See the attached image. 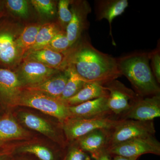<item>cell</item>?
<instances>
[{
	"instance_id": "f546056e",
	"label": "cell",
	"mask_w": 160,
	"mask_h": 160,
	"mask_svg": "<svg viewBox=\"0 0 160 160\" xmlns=\"http://www.w3.org/2000/svg\"><path fill=\"white\" fill-rule=\"evenodd\" d=\"M69 148L66 160H92L86 152L73 143Z\"/></svg>"
},
{
	"instance_id": "277c9868",
	"label": "cell",
	"mask_w": 160,
	"mask_h": 160,
	"mask_svg": "<svg viewBox=\"0 0 160 160\" xmlns=\"http://www.w3.org/2000/svg\"><path fill=\"white\" fill-rule=\"evenodd\" d=\"M1 19L0 67L13 70L18 68L23 59L16 43L23 29L7 19Z\"/></svg>"
},
{
	"instance_id": "e0dca14e",
	"label": "cell",
	"mask_w": 160,
	"mask_h": 160,
	"mask_svg": "<svg viewBox=\"0 0 160 160\" xmlns=\"http://www.w3.org/2000/svg\"><path fill=\"white\" fill-rule=\"evenodd\" d=\"M31 133L18 122L12 113L0 118V146L8 142L29 139Z\"/></svg>"
},
{
	"instance_id": "44dd1931",
	"label": "cell",
	"mask_w": 160,
	"mask_h": 160,
	"mask_svg": "<svg viewBox=\"0 0 160 160\" xmlns=\"http://www.w3.org/2000/svg\"><path fill=\"white\" fill-rule=\"evenodd\" d=\"M43 24H30L23 28L17 39V46L23 58L35 42L38 32Z\"/></svg>"
},
{
	"instance_id": "1f68e13d",
	"label": "cell",
	"mask_w": 160,
	"mask_h": 160,
	"mask_svg": "<svg viewBox=\"0 0 160 160\" xmlns=\"http://www.w3.org/2000/svg\"><path fill=\"white\" fill-rule=\"evenodd\" d=\"M114 157L112 160H137L138 158H129L121 156L114 155Z\"/></svg>"
},
{
	"instance_id": "f1b7e54d",
	"label": "cell",
	"mask_w": 160,
	"mask_h": 160,
	"mask_svg": "<svg viewBox=\"0 0 160 160\" xmlns=\"http://www.w3.org/2000/svg\"><path fill=\"white\" fill-rule=\"evenodd\" d=\"M149 60H151V69L156 80L160 83V44L154 50L148 52Z\"/></svg>"
},
{
	"instance_id": "4316f807",
	"label": "cell",
	"mask_w": 160,
	"mask_h": 160,
	"mask_svg": "<svg viewBox=\"0 0 160 160\" xmlns=\"http://www.w3.org/2000/svg\"><path fill=\"white\" fill-rule=\"evenodd\" d=\"M71 1L69 0H60L58 5L59 24L63 30H66V27L72 18V14L69 6Z\"/></svg>"
},
{
	"instance_id": "7402d4cb",
	"label": "cell",
	"mask_w": 160,
	"mask_h": 160,
	"mask_svg": "<svg viewBox=\"0 0 160 160\" xmlns=\"http://www.w3.org/2000/svg\"><path fill=\"white\" fill-rule=\"evenodd\" d=\"M62 30L63 29L60 26L59 23L50 22L43 24L38 32L34 44L27 53L44 49L51 42L55 36Z\"/></svg>"
},
{
	"instance_id": "9a60e30c",
	"label": "cell",
	"mask_w": 160,
	"mask_h": 160,
	"mask_svg": "<svg viewBox=\"0 0 160 160\" xmlns=\"http://www.w3.org/2000/svg\"><path fill=\"white\" fill-rule=\"evenodd\" d=\"M129 5L127 0H97L95 1V11L97 21L105 19L109 23V35L112 45L116 46L112 37V23L113 19L122 14Z\"/></svg>"
},
{
	"instance_id": "3957f363",
	"label": "cell",
	"mask_w": 160,
	"mask_h": 160,
	"mask_svg": "<svg viewBox=\"0 0 160 160\" xmlns=\"http://www.w3.org/2000/svg\"><path fill=\"white\" fill-rule=\"evenodd\" d=\"M18 106L37 109L58 119L60 123L70 118L69 106L59 99L39 92L23 89Z\"/></svg>"
},
{
	"instance_id": "8fae6325",
	"label": "cell",
	"mask_w": 160,
	"mask_h": 160,
	"mask_svg": "<svg viewBox=\"0 0 160 160\" xmlns=\"http://www.w3.org/2000/svg\"><path fill=\"white\" fill-rule=\"evenodd\" d=\"M160 117V95L139 96L131 108L121 116L120 119L153 121Z\"/></svg>"
},
{
	"instance_id": "30bf717a",
	"label": "cell",
	"mask_w": 160,
	"mask_h": 160,
	"mask_svg": "<svg viewBox=\"0 0 160 160\" xmlns=\"http://www.w3.org/2000/svg\"><path fill=\"white\" fill-rule=\"evenodd\" d=\"M23 89L15 71L0 67V103L4 107L17 106Z\"/></svg>"
},
{
	"instance_id": "4fadbf2b",
	"label": "cell",
	"mask_w": 160,
	"mask_h": 160,
	"mask_svg": "<svg viewBox=\"0 0 160 160\" xmlns=\"http://www.w3.org/2000/svg\"><path fill=\"white\" fill-rule=\"evenodd\" d=\"M111 130L97 129L81 137L72 143L83 151L90 153L97 160L108 149Z\"/></svg>"
},
{
	"instance_id": "ac0fdd59",
	"label": "cell",
	"mask_w": 160,
	"mask_h": 160,
	"mask_svg": "<svg viewBox=\"0 0 160 160\" xmlns=\"http://www.w3.org/2000/svg\"><path fill=\"white\" fill-rule=\"evenodd\" d=\"M67 51L62 52L42 49L28 52L23 58L34 60L49 68L63 71L68 68L66 64Z\"/></svg>"
},
{
	"instance_id": "9c48e42d",
	"label": "cell",
	"mask_w": 160,
	"mask_h": 160,
	"mask_svg": "<svg viewBox=\"0 0 160 160\" xmlns=\"http://www.w3.org/2000/svg\"><path fill=\"white\" fill-rule=\"evenodd\" d=\"M61 71L34 60L23 58L15 72L24 88L42 82Z\"/></svg>"
},
{
	"instance_id": "603a6c76",
	"label": "cell",
	"mask_w": 160,
	"mask_h": 160,
	"mask_svg": "<svg viewBox=\"0 0 160 160\" xmlns=\"http://www.w3.org/2000/svg\"><path fill=\"white\" fill-rule=\"evenodd\" d=\"M69 77L62 93L59 98L60 100L64 101L72 97L82 89L86 82L80 77L71 66L68 67Z\"/></svg>"
},
{
	"instance_id": "836d02e7",
	"label": "cell",
	"mask_w": 160,
	"mask_h": 160,
	"mask_svg": "<svg viewBox=\"0 0 160 160\" xmlns=\"http://www.w3.org/2000/svg\"><path fill=\"white\" fill-rule=\"evenodd\" d=\"M5 14V6L4 3L0 2V19L2 18Z\"/></svg>"
},
{
	"instance_id": "8992f818",
	"label": "cell",
	"mask_w": 160,
	"mask_h": 160,
	"mask_svg": "<svg viewBox=\"0 0 160 160\" xmlns=\"http://www.w3.org/2000/svg\"><path fill=\"white\" fill-rule=\"evenodd\" d=\"M155 132L153 121L122 119L111 130L108 149L133 139L153 136Z\"/></svg>"
},
{
	"instance_id": "7a4b0ae2",
	"label": "cell",
	"mask_w": 160,
	"mask_h": 160,
	"mask_svg": "<svg viewBox=\"0 0 160 160\" xmlns=\"http://www.w3.org/2000/svg\"><path fill=\"white\" fill-rule=\"evenodd\" d=\"M118 69L141 97L160 94V88L149 65L148 52H137L117 59Z\"/></svg>"
},
{
	"instance_id": "d6986e66",
	"label": "cell",
	"mask_w": 160,
	"mask_h": 160,
	"mask_svg": "<svg viewBox=\"0 0 160 160\" xmlns=\"http://www.w3.org/2000/svg\"><path fill=\"white\" fill-rule=\"evenodd\" d=\"M69 77V69L67 68L42 82L24 88L39 92L49 96L59 98L68 81Z\"/></svg>"
},
{
	"instance_id": "4dcf8cb0",
	"label": "cell",
	"mask_w": 160,
	"mask_h": 160,
	"mask_svg": "<svg viewBox=\"0 0 160 160\" xmlns=\"http://www.w3.org/2000/svg\"><path fill=\"white\" fill-rule=\"evenodd\" d=\"M12 148H4L0 149V160H12Z\"/></svg>"
},
{
	"instance_id": "6da1fadb",
	"label": "cell",
	"mask_w": 160,
	"mask_h": 160,
	"mask_svg": "<svg viewBox=\"0 0 160 160\" xmlns=\"http://www.w3.org/2000/svg\"><path fill=\"white\" fill-rule=\"evenodd\" d=\"M66 64L87 82L103 86L122 76L116 58L99 51L86 38L79 40L67 51Z\"/></svg>"
},
{
	"instance_id": "7c38bea8",
	"label": "cell",
	"mask_w": 160,
	"mask_h": 160,
	"mask_svg": "<svg viewBox=\"0 0 160 160\" xmlns=\"http://www.w3.org/2000/svg\"><path fill=\"white\" fill-rule=\"evenodd\" d=\"M72 18L66 29V36L71 47L77 42L84 30L87 29V17L91 8L86 1L73 2L70 9Z\"/></svg>"
},
{
	"instance_id": "d6a6232c",
	"label": "cell",
	"mask_w": 160,
	"mask_h": 160,
	"mask_svg": "<svg viewBox=\"0 0 160 160\" xmlns=\"http://www.w3.org/2000/svg\"><path fill=\"white\" fill-rule=\"evenodd\" d=\"M109 155L107 151H106L103 152L102 154L100 155L99 157L97 160H110Z\"/></svg>"
},
{
	"instance_id": "ba28073f",
	"label": "cell",
	"mask_w": 160,
	"mask_h": 160,
	"mask_svg": "<svg viewBox=\"0 0 160 160\" xmlns=\"http://www.w3.org/2000/svg\"><path fill=\"white\" fill-rule=\"evenodd\" d=\"M106 151L109 155L129 158H138L146 153L160 155V143L154 136L138 138L110 147Z\"/></svg>"
},
{
	"instance_id": "52a82bcc",
	"label": "cell",
	"mask_w": 160,
	"mask_h": 160,
	"mask_svg": "<svg viewBox=\"0 0 160 160\" xmlns=\"http://www.w3.org/2000/svg\"><path fill=\"white\" fill-rule=\"evenodd\" d=\"M109 92L107 106L112 113L122 116L131 108L139 96L117 79L103 85Z\"/></svg>"
},
{
	"instance_id": "d4e9b609",
	"label": "cell",
	"mask_w": 160,
	"mask_h": 160,
	"mask_svg": "<svg viewBox=\"0 0 160 160\" xmlns=\"http://www.w3.org/2000/svg\"><path fill=\"white\" fill-rule=\"evenodd\" d=\"M71 47L66 36V30H62L55 36L51 42L44 49H49L59 52H64L68 51Z\"/></svg>"
},
{
	"instance_id": "5b68a950",
	"label": "cell",
	"mask_w": 160,
	"mask_h": 160,
	"mask_svg": "<svg viewBox=\"0 0 160 160\" xmlns=\"http://www.w3.org/2000/svg\"><path fill=\"white\" fill-rule=\"evenodd\" d=\"M112 115H107L88 118H69L62 124L66 142L72 143L81 137L97 129H114L122 119L115 118Z\"/></svg>"
},
{
	"instance_id": "83f0119b",
	"label": "cell",
	"mask_w": 160,
	"mask_h": 160,
	"mask_svg": "<svg viewBox=\"0 0 160 160\" xmlns=\"http://www.w3.org/2000/svg\"><path fill=\"white\" fill-rule=\"evenodd\" d=\"M35 9L40 14L52 16L55 14L54 2L50 0H32L30 1Z\"/></svg>"
},
{
	"instance_id": "2e32d148",
	"label": "cell",
	"mask_w": 160,
	"mask_h": 160,
	"mask_svg": "<svg viewBox=\"0 0 160 160\" xmlns=\"http://www.w3.org/2000/svg\"><path fill=\"white\" fill-rule=\"evenodd\" d=\"M107 98L108 96L103 97L77 106H69L70 118H88L113 115L107 106Z\"/></svg>"
},
{
	"instance_id": "5bb4252c",
	"label": "cell",
	"mask_w": 160,
	"mask_h": 160,
	"mask_svg": "<svg viewBox=\"0 0 160 160\" xmlns=\"http://www.w3.org/2000/svg\"><path fill=\"white\" fill-rule=\"evenodd\" d=\"M19 121L27 128L42 133L53 142L64 146L66 142L53 126L38 116L27 112H20L18 115Z\"/></svg>"
},
{
	"instance_id": "ffe728a7",
	"label": "cell",
	"mask_w": 160,
	"mask_h": 160,
	"mask_svg": "<svg viewBox=\"0 0 160 160\" xmlns=\"http://www.w3.org/2000/svg\"><path fill=\"white\" fill-rule=\"evenodd\" d=\"M108 94L109 92L107 89L101 84L86 82L78 93L63 102L69 107L75 106L90 100L108 96Z\"/></svg>"
},
{
	"instance_id": "484cf974",
	"label": "cell",
	"mask_w": 160,
	"mask_h": 160,
	"mask_svg": "<svg viewBox=\"0 0 160 160\" xmlns=\"http://www.w3.org/2000/svg\"><path fill=\"white\" fill-rule=\"evenodd\" d=\"M5 8L18 16L26 18L29 14V5L26 0H7L3 2Z\"/></svg>"
},
{
	"instance_id": "cb8c5ba5",
	"label": "cell",
	"mask_w": 160,
	"mask_h": 160,
	"mask_svg": "<svg viewBox=\"0 0 160 160\" xmlns=\"http://www.w3.org/2000/svg\"><path fill=\"white\" fill-rule=\"evenodd\" d=\"M17 152L34 155L41 160H54L52 152L48 147L38 144L23 145L18 148Z\"/></svg>"
}]
</instances>
